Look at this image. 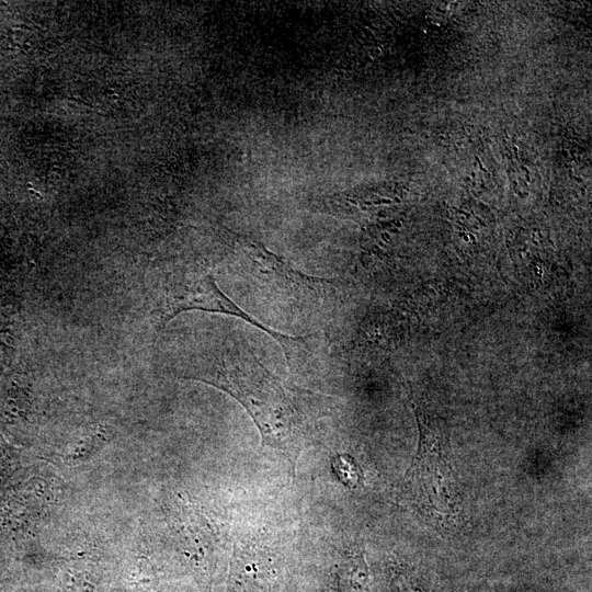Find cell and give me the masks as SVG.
I'll list each match as a JSON object with an SVG mask.
<instances>
[{
	"instance_id": "7a4b0ae2",
	"label": "cell",
	"mask_w": 592,
	"mask_h": 592,
	"mask_svg": "<svg viewBox=\"0 0 592 592\" xmlns=\"http://www.w3.org/2000/svg\"><path fill=\"white\" fill-rule=\"evenodd\" d=\"M232 255L240 273L262 295L288 307L303 309L325 301L332 283L304 274L269 251L263 244L232 236Z\"/></svg>"
},
{
	"instance_id": "3957f363",
	"label": "cell",
	"mask_w": 592,
	"mask_h": 592,
	"mask_svg": "<svg viewBox=\"0 0 592 592\" xmlns=\"http://www.w3.org/2000/svg\"><path fill=\"white\" fill-rule=\"evenodd\" d=\"M161 306L160 325L166 326L185 310L219 312L242 319L272 337L291 360L307 351L305 338L291 337L275 331L250 316L224 294L214 277L198 267L178 270L169 275Z\"/></svg>"
},
{
	"instance_id": "6da1fadb",
	"label": "cell",
	"mask_w": 592,
	"mask_h": 592,
	"mask_svg": "<svg viewBox=\"0 0 592 592\" xmlns=\"http://www.w3.org/2000/svg\"><path fill=\"white\" fill-rule=\"evenodd\" d=\"M191 358L185 377L239 401L258 426L262 445L284 455L295 471L300 453L325 417V396L283 382L240 339H215Z\"/></svg>"
},
{
	"instance_id": "5b68a950",
	"label": "cell",
	"mask_w": 592,
	"mask_h": 592,
	"mask_svg": "<svg viewBox=\"0 0 592 592\" xmlns=\"http://www.w3.org/2000/svg\"><path fill=\"white\" fill-rule=\"evenodd\" d=\"M334 468L343 482L350 483L357 480L355 466L350 462V458L345 456H338L334 460Z\"/></svg>"
},
{
	"instance_id": "277c9868",
	"label": "cell",
	"mask_w": 592,
	"mask_h": 592,
	"mask_svg": "<svg viewBox=\"0 0 592 592\" xmlns=\"http://www.w3.org/2000/svg\"><path fill=\"white\" fill-rule=\"evenodd\" d=\"M420 443L415 458L407 473L406 483L420 500H425L437 514H448L451 497V468L445 452L446 437L440 423L421 410H415Z\"/></svg>"
}]
</instances>
